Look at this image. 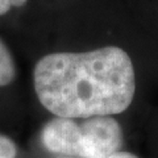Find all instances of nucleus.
<instances>
[{
	"label": "nucleus",
	"instance_id": "nucleus-3",
	"mask_svg": "<svg viewBox=\"0 0 158 158\" xmlns=\"http://www.w3.org/2000/svg\"><path fill=\"white\" fill-rule=\"evenodd\" d=\"M16 65L7 45L0 40V87H6L15 81Z\"/></svg>",
	"mask_w": 158,
	"mask_h": 158
},
{
	"label": "nucleus",
	"instance_id": "nucleus-4",
	"mask_svg": "<svg viewBox=\"0 0 158 158\" xmlns=\"http://www.w3.org/2000/svg\"><path fill=\"white\" fill-rule=\"evenodd\" d=\"M17 146L9 137L0 135V158H16Z\"/></svg>",
	"mask_w": 158,
	"mask_h": 158
},
{
	"label": "nucleus",
	"instance_id": "nucleus-2",
	"mask_svg": "<svg viewBox=\"0 0 158 158\" xmlns=\"http://www.w3.org/2000/svg\"><path fill=\"white\" fill-rule=\"evenodd\" d=\"M123 129L111 116L87 117L78 123L74 118L56 117L41 131L45 149L79 158H108L123 146Z\"/></svg>",
	"mask_w": 158,
	"mask_h": 158
},
{
	"label": "nucleus",
	"instance_id": "nucleus-6",
	"mask_svg": "<svg viewBox=\"0 0 158 158\" xmlns=\"http://www.w3.org/2000/svg\"><path fill=\"white\" fill-rule=\"evenodd\" d=\"M108 158H138L137 156H135L133 153H129V152H116L115 154H112L111 157Z\"/></svg>",
	"mask_w": 158,
	"mask_h": 158
},
{
	"label": "nucleus",
	"instance_id": "nucleus-5",
	"mask_svg": "<svg viewBox=\"0 0 158 158\" xmlns=\"http://www.w3.org/2000/svg\"><path fill=\"white\" fill-rule=\"evenodd\" d=\"M28 0H0V16L9 12L12 7H23Z\"/></svg>",
	"mask_w": 158,
	"mask_h": 158
},
{
	"label": "nucleus",
	"instance_id": "nucleus-1",
	"mask_svg": "<svg viewBox=\"0 0 158 158\" xmlns=\"http://www.w3.org/2000/svg\"><path fill=\"white\" fill-rule=\"evenodd\" d=\"M33 81L42 107L69 118L121 113L136 91L132 59L117 46L48 54L37 62Z\"/></svg>",
	"mask_w": 158,
	"mask_h": 158
}]
</instances>
